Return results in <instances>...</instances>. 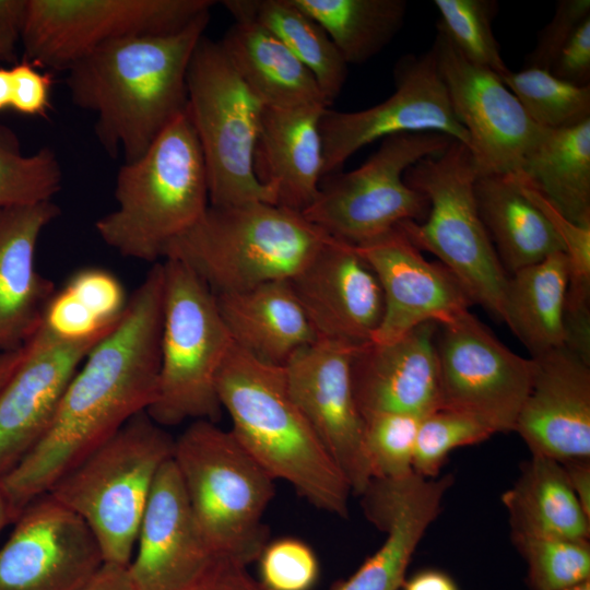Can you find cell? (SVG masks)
I'll use <instances>...</instances> for the list:
<instances>
[{
    "label": "cell",
    "mask_w": 590,
    "mask_h": 590,
    "mask_svg": "<svg viewBox=\"0 0 590 590\" xmlns=\"http://www.w3.org/2000/svg\"><path fill=\"white\" fill-rule=\"evenodd\" d=\"M327 108L264 106L253 150V172L276 205L303 213L316 200L323 178L319 125Z\"/></svg>",
    "instance_id": "obj_26"
},
{
    "label": "cell",
    "mask_w": 590,
    "mask_h": 590,
    "mask_svg": "<svg viewBox=\"0 0 590 590\" xmlns=\"http://www.w3.org/2000/svg\"><path fill=\"white\" fill-rule=\"evenodd\" d=\"M531 358V385L514 432L532 455L558 462L590 458V363L565 345Z\"/></svg>",
    "instance_id": "obj_22"
},
{
    "label": "cell",
    "mask_w": 590,
    "mask_h": 590,
    "mask_svg": "<svg viewBox=\"0 0 590 590\" xmlns=\"http://www.w3.org/2000/svg\"><path fill=\"white\" fill-rule=\"evenodd\" d=\"M13 523L0 548V590H81L105 564L87 524L49 494Z\"/></svg>",
    "instance_id": "obj_17"
},
{
    "label": "cell",
    "mask_w": 590,
    "mask_h": 590,
    "mask_svg": "<svg viewBox=\"0 0 590 590\" xmlns=\"http://www.w3.org/2000/svg\"><path fill=\"white\" fill-rule=\"evenodd\" d=\"M235 21L261 25L281 40L311 72L331 105L341 93L347 63L319 23L293 0H225Z\"/></svg>",
    "instance_id": "obj_33"
},
{
    "label": "cell",
    "mask_w": 590,
    "mask_h": 590,
    "mask_svg": "<svg viewBox=\"0 0 590 590\" xmlns=\"http://www.w3.org/2000/svg\"><path fill=\"white\" fill-rule=\"evenodd\" d=\"M216 390L231 433L274 481L287 482L318 509L349 516L350 485L292 398L283 366L234 344Z\"/></svg>",
    "instance_id": "obj_3"
},
{
    "label": "cell",
    "mask_w": 590,
    "mask_h": 590,
    "mask_svg": "<svg viewBox=\"0 0 590 590\" xmlns=\"http://www.w3.org/2000/svg\"><path fill=\"white\" fill-rule=\"evenodd\" d=\"M8 523H12V517L8 500L0 484V532Z\"/></svg>",
    "instance_id": "obj_54"
},
{
    "label": "cell",
    "mask_w": 590,
    "mask_h": 590,
    "mask_svg": "<svg viewBox=\"0 0 590 590\" xmlns=\"http://www.w3.org/2000/svg\"><path fill=\"white\" fill-rule=\"evenodd\" d=\"M373 268L384 296V316L373 342L394 341L418 324H445L472 304L455 274L439 261H428L396 227L355 246Z\"/></svg>",
    "instance_id": "obj_20"
},
{
    "label": "cell",
    "mask_w": 590,
    "mask_h": 590,
    "mask_svg": "<svg viewBox=\"0 0 590 590\" xmlns=\"http://www.w3.org/2000/svg\"><path fill=\"white\" fill-rule=\"evenodd\" d=\"M190 590H267L246 566L223 562Z\"/></svg>",
    "instance_id": "obj_48"
},
{
    "label": "cell",
    "mask_w": 590,
    "mask_h": 590,
    "mask_svg": "<svg viewBox=\"0 0 590 590\" xmlns=\"http://www.w3.org/2000/svg\"><path fill=\"white\" fill-rule=\"evenodd\" d=\"M317 339L361 345L384 316L379 281L354 245L330 238L291 279Z\"/></svg>",
    "instance_id": "obj_21"
},
{
    "label": "cell",
    "mask_w": 590,
    "mask_h": 590,
    "mask_svg": "<svg viewBox=\"0 0 590 590\" xmlns=\"http://www.w3.org/2000/svg\"><path fill=\"white\" fill-rule=\"evenodd\" d=\"M381 140L359 167L324 176L316 200L302 213L328 236L359 246L403 222L425 220L427 199L404 181V174L455 139L438 132H410Z\"/></svg>",
    "instance_id": "obj_11"
},
{
    "label": "cell",
    "mask_w": 590,
    "mask_h": 590,
    "mask_svg": "<svg viewBox=\"0 0 590 590\" xmlns=\"http://www.w3.org/2000/svg\"><path fill=\"white\" fill-rule=\"evenodd\" d=\"M162 264L158 390L146 413L164 428L187 420L216 423L223 410L216 380L234 342L211 290L181 262Z\"/></svg>",
    "instance_id": "obj_9"
},
{
    "label": "cell",
    "mask_w": 590,
    "mask_h": 590,
    "mask_svg": "<svg viewBox=\"0 0 590 590\" xmlns=\"http://www.w3.org/2000/svg\"><path fill=\"white\" fill-rule=\"evenodd\" d=\"M430 49L477 174L518 173L540 128L497 73L469 61L439 28Z\"/></svg>",
    "instance_id": "obj_15"
},
{
    "label": "cell",
    "mask_w": 590,
    "mask_h": 590,
    "mask_svg": "<svg viewBox=\"0 0 590 590\" xmlns=\"http://www.w3.org/2000/svg\"><path fill=\"white\" fill-rule=\"evenodd\" d=\"M27 12V0H0V67L15 64Z\"/></svg>",
    "instance_id": "obj_47"
},
{
    "label": "cell",
    "mask_w": 590,
    "mask_h": 590,
    "mask_svg": "<svg viewBox=\"0 0 590 590\" xmlns=\"http://www.w3.org/2000/svg\"><path fill=\"white\" fill-rule=\"evenodd\" d=\"M453 477L416 473L398 480L373 479L361 495L365 516L387 534L382 545L332 590H399L416 546L437 518Z\"/></svg>",
    "instance_id": "obj_23"
},
{
    "label": "cell",
    "mask_w": 590,
    "mask_h": 590,
    "mask_svg": "<svg viewBox=\"0 0 590 590\" xmlns=\"http://www.w3.org/2000/svg\"><path fill=\"white\" fill-rule=\"evenodd\" d=\"M437 329L427 321L394 341L355 349L351 374L363 418L384 413L423 417L441 406Z\"/></svg>",
    "instance_id": "obj_24"
},
{
    "label": "cell",
    "mask_w": 590,
    "mask_h": 590,
    "mask_svg": "<svg viewBox=\"0 0 590 590\" xmlns=\"http://www.w3.org/2000/svg\"><path fill=\"white\" fill-rule=\"evenodd\" d=\"M518 174L560 214L590 226V119L569 129H542Z\"/></svg>",
    "instance_id": "obj_30"
},
{
    "label": "cell",
    "mask_w": 590,
    "mask_h": 590,
    "mask_svg": "<svg viewBox=\"0 0 590 590\" xmlns=\"http://www.w3.org/2000/svg\"><path fill=\"white\" fill-rule=\"evenodd\" d=\"M214 0H27L24 60L66 71L117 39L177 33L215 5Z\"/></svg>",
    "instance_id": "obj_12"
},
{
    "label": "cell",
    "mask_w": 590,
    "mask_h": 590,
    "mask_svg": "<svg viewBox=\"0 0 590 590\" xmlns=\"http://www.w3.org/2000/svg\"><path fill=\"white\" fill-rule=\"evenodd\" d=\"M567 283L568 261L563 251L508 276L504 322L528 349L530 357L565 345Z\"/></svg>",
    "instance_id": "obj_32"
},
{
    "label": "cell",
    "mask_w": 590,
    "mask_h": 590,
    "mask_svg": "<svg viewBox=\"0 0 590 590\" xmlns=\"http://www.w3.org/2000/svg\"><path fill=\"white\" fill-rule=\"evenodd\" d=\"M420 420L402 413L364 418V450L373 479L398 480L414 473L413 453Z\"/></svg>",
    "instance_id": "obj_40"
},
{
    "label": "cell",
    "mask_w": 590,
    "mask_h": 590,
    "mask_svg": "<svg viewBox=\"0 0 590 590\" xmlns=\"http://www.w3.org/2000/svg\"><path fill=\"white\" fill-rule=\"evenodd\" d=\"M403 590H459L455 581L445 573L427 569L404 580Z\"/></svg>",
    "instance_id": "obj_51"
},
{
    "label": "cell",
    "mask_w": 590,
    "mask_h": 590,
    "mask_svg": "<svg viewBox=\"0 0 590 590\" xmlns=\"http://www.w3.org/2000/svg\"><path fill=\"white\" fill-rule=\"evenodd\" d=\"M500 78L539 128L569 129L590 119V85L578 86L529 67Z\"/></svg>",
    "instance_id": "obj_35"
},
{
    "label": "cell",
    "mask_w": 590,
    "mask_h": 590,
    "mask_svg": "<svg viewBox=\"0 0 590 590\" xmlns=\"http://www.w3.org/2000/svg\"><path fill=\"white\" fill-rule=\"evenodd\" d=\"M476 175L470 149L457 140L420 160L408 168L404 181L425 196L427 215L423 222L406 221L397 227L455 274L472 304L504 322L508 274L479 214Z\"/></svg>",
    "instance_id": "obj_8"
},
{
    "label": "cell",
    "mask_w": 590,
    "mask_h": 590,
    "mask_svg": "<svg viewBox=\"0 0 590 590\" xmlns=\"http://www.w3.org/2000/svg\"><path fill=\"white\" fill-rule=\"evenodd\" d=\"M494 433L474 417L439 408L421 417L415 437L413 471L423 477H437L449 453L475 445Z\"/></svg>",
    "instance_id": "obj_39"
},
{
    "label": "cell",
    "mask_w": 590,
    "mask_h": 590,
    "mask_svg": "<svg viewBox=\"0 0 590 590\" xmlns=\"http://www.w3.org/2000/svg\"><path fill=\"white\" fill-rule=\"evenodd\" d=\"M12 79L8 67H0V113L11 109Z\"/></svg>",
    "instance_id": "obj_53"
},
{
    "label": "cell",
    "mask_w": 590,
    "mask_h": 590,
    "mask_svg": "<svg viewBox=\"0 0 590 590\" xmlns=\"http://www.w3.org/2000/svg\"><path fill=\"white\" fill-rule=\"evenodd\" d=\"M394 92L357 111L327 108L320 118L323 177L341 170L358 150L389 135L438 132L470 148L468 132L453 114L432 49L401 57L393 69Z\"/></svg>",
    "instance_id": "obj_14"
},
{
    "label": "cell",
    "mask_w": 590,
    "mask_h": 590,
    "mask_svg": "<svg viewBox=\"0 0 590 590\" xmlns=\"http://www.w3.org/2000/svg\"><path fill=\"white\" fill-rule=\"evenodd\" d=\"M81 590H138L128 566L105 563Z\"/></svg>",
    "instance_id": "obj_50"
},
{
    "label": "cell",
    "mask_w": 590,
    "mask_h": 590,
    "mask_svg": "<svg viewBox=\"0 0 590 590\" xmlns=\"http://www.w3.org/2000/svg\"><path fill=\"white\" fill-rule=\"evenodd\" d=\"M10 70L12 79L11 109L24 116L46 118L50 110L52 85L50 73L40 72L37 67L24 59L11 66Z\"/></svg>",
    "instance_id": "obj_45"
},
{
    "label": "cell",
    "mask_w": 590,
    "mask_h": 590,
    "mask_svg": "<svg viewBox=\"0 0 590 590\" xmlns=\"http://www.w3.org/2000/svg\"><path fill=\"white\" fill-rule=\"evenodd\" d=\"M27 351V345L11 351L0 352V391L19 368Z\"/></svg>",
    "instance_id": "obj_52"
},
{
    "label": "cell",
    "mask_w": 590,
    "mask_h": 590,
    "mask_svg": "<svg viewBox=\"0 0 590 590\" xmlns=\"http://www.w3.org/2000/svg\"><path fill=\"white\" fill-rule=\"evenodd\" d=\"M163 286V264L156 262L116 326L73 375L45 436L0 480L13 522L31 502L47 494L60 476L155 401Z\"/></svg>",
    "instance_id": "obj_1"
},
{
    "label": "cell",
    "mask_w": 590,
    "mask_h": 590,
    "mask_svg": "<svg viewBox=\"0 0 590 590\" xmlns=\"http://www.w3.org/2000/svg\"><path fill=\"white\" fill-rule=\"evenodd\" d=\"M532 590H563L590 579V542L511 532Z\"/></svg>",
    "instance_id": "obj_38"
},
{
    "label": "cell",
    "mask_w": 590,
    "mask_h": 590,
    "mask_svg": "<svg viewBox=\"0 0 590 590\" xmlns=\"http://www.w3.org/2000/svg\"><path fill=\"white\" fill-rule=\"evenodd\" d=\"M173 461L215 554L246 567L257 562L269 542L262 518L274 496V480L231 430L205 420L192 421L175 438Z\"/></svg>",
    "instance_id": "obj_7"
},
{
    "label": "cell",
    "mask_w": 590,
    "mask_h": 590,
    "mask_svg": "<svg viewBox=\"0 0 590 590\" xmlns=\"http://www.w3.org/2000/svg\"><path fill=\"white\" fill-rule=\"evenodd\" d=\"M559 463L582 510L590 518V458Z\"/></svg>",
    "instance_id": "obj_49"
},
{
    "label": "cell",
    "mask_w": 590,
    "mask_h": 590,
    "mask_svg": "<svg viewBox=\"0 0 590 590\" xmlns=\"http://www.w3.org/2000/svg\"><path fill=\"white\" fill-rule=\"evenodd\" d=\"M479 214L504 270L509 275L563 251V243L514 174H477Z\"/></svg>",
    "instance_id": "obj_28"
},
{
    "label": "cell",
    "mask_w": 590,
    "mask_h": 590,
    "mask_svg": "<svg viewBox=\"0 0 590 590\" xmlns=\"http://www.w3.org/2000/svg\"><path fill=\"white\" fill-rule=\"evenodd\" d=\"M135 546L128 569L138 590H190L227 562L203 536L173 458L155 479Z\"/></svg>",
    "instance_id": "obj_19"
},
{
    "label": "cell",
    "mask_w": 590,
    "mask_h": 590,
    "mask_svg": "<svg viewBox=\"0 0 590 590\" xmlns=\"http://www.w3.org/2000/svg\"><path fill=\"white\" fill-rule=\"evenodd\" d=\"M316 20L344 61L361 64L386 48L404 24L405 0H293Z\"/></svg>",
    "instance_id": "obj_34"
},
{
    "label": "cell",
    "mask_w": 590,
    "mask_h": 590,
    "mask_svg": "<svg viewBox=\"0 0 590 590\" xmlns=\"http://www.w3.org/2000/svg\"><path fill=\"white\" fill-rule=\"evenodd\" d=\"M548 72L578 86L590 85V17L575 30Z\"/></svg>",
    "instance_id": "obj_46"
},
{
    "label": "cell",
    "mask_w": 590,
    "mask_h": 590,
    "mask_svg": "<svg viewBox=\"0 0 590 590\" xmlns=\"http://www.w3.org/2000/svg\"><path fill=\"white\" fill-rule=\"evenodd\" d=\"M117 208L95 229L123 257L156 263L169 243L209 206L202 151L187 115H179L135 161L125 163L115 186Z\"/></svg>",
    "instance_id": "obj_4"
},
{
    "label": "cell",
    "mask_w": 590,
    "mask_h": 590,
    "mask_svg": "<svg viewBox=\"0 0 590 590\" xmlns=\"http://www.w3.org/2000/svg\"><path fill=\"white\" fill-rule=\"evenodd\" d=\"M209 21L210 12L174 34L109 42L66 70L71 101L96 116L108 155L138 160L186 111L189 62Z\"/></svg>",
    "instance_id": "obj_2"
},
{
    "label": "cell",
    "mask_w": 590,
    "mask_h": 590,
    "mask_svg": "<svg viewBox=\"0 0 590 590\" xmlns=\"http://www.w3.org/2000/svg\"><path fill=\"white\" fill-rule=\"evenodd\" d=\"M63 287L104 323L117 321L128 303L118 279L98 268L75 272Z\"/></svg>",
    "instance_id": "obj_42"
},
{
    "label": "cell",
    "mask_w": 590,
    "mask_h": 590,
    "mask_svg": "<svg viewBox=\"0 0 590 590\" xmlns=\"http://www.w3.org/2000/svg\"><path fill=\"white\" fill-rule=\"evenodd\" d=\"M263 109L220 40L203 35L188 67L186 111L202 151L210 205L275 204L253 172Z\"/></svg>",
    "instance_id": "obj_10"
},
{
    "label": "cell",
    "mask_w": 590,
    "mask_h": 590,
    "mask_svg": "<svg viewBox=\"0 0 590 590\" xmlns=\"http://www.w3.org/2000/svg\"><path fill=\"white\" fill-rule=\"evenodd\" d=\"M330 238L302 213L276 204H209L163 259L181 262L219 294L288 280Z\"/></svg>",
    "instance_id": "obj_5"
},
{
    "label": "cell",
    "mask_w": 590,
    "mask_h": 590,
    "mask_svg": "<svg viewBox=\"0 0 590 590\" xmlns=\"http://www.w3.org/2000/svg\"><path fill=\"white\" fill-rule=\"evenodd\" d=\"M214 297L234 344L262 362L283 366L296 351L317 340L288 280Z\"/></svg>",
    "instance_id": "obj_27"
},
{
    "label": "cell",
    "mask_w": 590,
    "mask_h": 590,
    "mask_svg": "<svg viewBox=\"0 0 590 590\" xmlns=\"http://www.w3.org/2000/svg\"><path fill=\"white\" fill-rule=\"evenodd\" d=\"M62 184L57 154L48 146L25 155L15 132L0 123V206L52 201Z\"/></svg>",
    "instance_id": "obj_36"
},
{
    "label": "cell",
    "mask_w": 590,
    "mask_h": 590,
    "mask_svg": "<svg viewBox=\"0 0 590 590\" xmlns=\"http://www.w3.org/2000/svg\"><path fill=\"white\" fill-rule=\"evenodd\" d=\"M511 532L590 540V518L575 496L562 464L532 455L502 496Z\"/></svg>",
    "instance_id": "obj_31"
},
{
    "label": "cell",
    "mask_w": 590,
    "mask_h": 590,
    "mask_svg": "<svg viewBox=\"0 0 590 590\" xmlns=\"http://www.w3.org/2000/svg\"><path fill=\"white\" fill-rule=\"evenodd\" d=\"M59 215L52 201L0 206V350L22 347L39 328L55 294L35 266L43 231Z\"/></svg>",
    "instance_id": "obj_25"
},
{
    "label": "cell",
    "mask_w": 590,
    "mask_h": 590,
    "mask_svg": "<svg viewBox=\"0 0 590 590\" xmlns=\"http://www.w3.org/2000/svg\"><path fill=\"white\" fill-rule=\"evenodd\" d=\"M434 5L440 15L436 27L469 61L499 76L509 70L493 32L496 0H434Z\"/></svg>",
    "instance_id": "obj_37"
},
{
    "label": "cell",
    "mask_w": 590,
    "mask_h": 590,
    "mask_svg": "<svg viewBox=\"0 0 590 590\" xmlns=\"http://www.w3.org/2000/svg\"><path fill=\"white\" fill-rule=\"evenodd\" d=\"M220 43L240 78L264 106L330 107L311 72L261 25L235 21Z\"/></svg>",
    "instance_id": "obj_29"
},
{
    "label": "cell",
    "mask_w": 590,
    "mask_h": 590,
    "mask_svg": "<svg viewBox=\"0 0 590 590\" xmlns=\"http://www.w3.org/2000/svg\"><path fill=\"white\" fill-rule=\"evenodd\" d=\"M345 342L317 339L283 365L295 403L350 485L362 495L373 480L364 450V418L352 384L355 349Z\"/></svg>",
    "instance_id": "obj_16"
},
{
    "label": "cell",
    "mask_w": 590,
    "mask_h": 590,
    "mask_svg": "<svg viewBox=\"0 0 590 590\" xmlns=\"http://www.w3.org/2000/svg\"><path fill=\"white\" fill-rule=\"evenodd\" d=\"M590 17V0H559L551 21L538 33L524 66L548 71L575 30Z\"/></svg>",
    "instance_id": "obj_43"
},
{
    "label": "cell",
    "mask_w": 590,
    "mask_h": 590,
    "mask_svg": "<svg viewBox=\"0 0 590 590\" xmlns=\"http://www.w3.org/2000/svg\"><path fill=\"white\" fill-rule=\"evenodd\" d=\"M259 581L267 590H311L320 567L314 550L296 538L268 542L258 559Z\"/></svg>",
    "instance_id": "obj_41"
},
{
    "label": "cell",
    "mask_w": 590,
    "mask_h": 590,
    "mask_svg": "<svg viewBox=\"0 0 590 590\" xmlns=\"http://www.w3.org/2000/svg\"><path fill=\"white\" fill-rule=\"evenodd\" d=\"M563 590H590V579H587L580 583L574 585Z\"/></svg>",
    "instance_id": "obj_55"
},
{
    "label": "cell",
    "mask_w": 590,
    "mask_h": 590,
    "mask_svg": "<svg viewBox=\"0 0 590 590\" xmlns=\"http://www.w3.org/2000/svg\"><path fill=\"white\" fill-rule=\"evenodd\" d=\"M441 406L468 414L494 434L514 432L529 392L533 361L519 356L470 310L438 324Z\"/></svg>",
    "instance_id": "obj_13"
},
{
    "label": "cell",
    "mask_w": 590,
    "mask_h": 590,
    "mask_svg": "<svg viewBox=\"0 0 590 590\" xmlns=\"http://www.w3.org/2000/svg\"><path fill=\"white\" fill-rule=\"evenodd\" d=\"M174 446L164 427L139 413L47 493L87 524L105 563L130 564L155 479Z\"/></svg>",
    "instance_id": "obj_6"
},
{
    "label": "cell",
    "mask_w": 590,
    "mask_h": 590,
    "mask_svg": "<svg viewBox=\"0 0 590 590\" xmlns=\"http://www.w3.org/2000/svg\"><path fill=\"white\" fill-rule=\"evenodd\" d=\"M106 334L66 340L40 323L28 340L23 362L0 391V480L45 436L73 375Z\"/></svg>",
    "instance_id": "obj_18"
},
{
    "label": "cell",
    "mask_w": 590,
    "mask_h": 590,
    "mask_svg": "<svg viewBox=\"0 0 590 590\" xmlns=\"http://www.w3.org/2000/svg\"><path fill=\"white\" fill-rule=\"evenodd\" d=\"M118 320L113 323L102 322L63 287L50 298L42 324L59 338L84 340L108 333Z\"/></svg>",
    "instance_id": "obj_44"
}]
</instances>
